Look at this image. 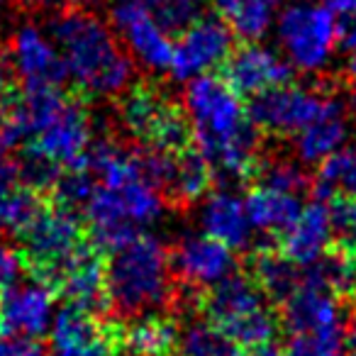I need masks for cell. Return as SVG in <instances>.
<instances>
[{"instance_id": "obj_1", "label": "cell", "mask_w": 356, "mask_h": 356, "mask_svg": "<svg viewBox=\"0 0 356 356\" xmlns=\"http://www.w3.org/2000/svg\"><path fill=\"white\" fill-rule=\"evenodd\" d=\"M83 168L100 178L83 205L95 247L115 252L163 218V191L149 181L137 152L98 139L90 142Z\"/></svg>"}, {"instance_id": "obj_2", "label": "cell", "mask_w": 356, "mask_h": 356, "mask_svg": "<svg viewBox=\"0 0 356 356\" xmlns=\"http://www.w3.org/2000/svg\"><path fill=\"white\" fill-rule=\"evenodd\" d=\"M184 108L198 152L225 186L242 184L257 171L259 134L242 95L213 74L186 81Z\"/></svg>"}, {"instance_id": "obj_3", "label": "cell", "mask_w": 356, "mask_h": 356, "mask_svg": "<svg viewBox=\"0 0 356 356\" xmlns=\"http://www.w3.org/2000/svg\"><path fill=\"white\" fill-rule=\"evenodd\" d=\"M66 69V79L88 95L108 98L132 86L134 61L118 35L95 13L66 8L51 17L49 30Z\"/></svg>"}, {"instance_id": "obj_4", "label": "cell", "mask_w": 356, "mask_h": 356, "mask_svg": "<svg viewBox=\"0 0 356 356\" xmlns=\"http://www.w3.org/2000/svg\"><path fill=\"white\" fill-rule=\"evenodd\" d=\"M108 302L124 317L159 310L171 298V257L156 237L139 232L105 266Z\"/></svg>"}, {"instance_id": "obj_5", "label": "cell", "mask_w": 356, "mask_h": 356, "mask_svg": "<svg viewBox=\"0 0 356 356\" xmlns=\"http://www.w3.org/2000/svg\"><path fill=\"white\" fill-rule=\"evenodd\" d=\"M203 310L210 325L242 349L273 341L278 332V317L268 305L266 293L257 281L239 273H232L210 288Z\"/></svg>"}, {"instance_id": "obj_6", "label": "cell", "mask_w": 356, "mask_h": 356, "mask_svg": "<svg viewBox=\"0 0 356 356\" xmlns=\"http://www.w3.org/2000/svg\"><path fill=\"white\" fill-rule=\"evenodd\" d=\"M273 27L286 61L305 74L325 69L339 44V20L325 3L296 0L283 6Z\"/></svg>"}, {"instance_id": "obj_7", "label": "cell", "mask_w": 356, "mask_h": 356, "mask_svg": "<svg viewBox=\"0 0 356 356\" xmlns=\"http://www.w3.org/2000/svg\"><path fill=\"white\" fill-rule=\"evenodd\" d=\"M22 234H25V261L35 268L42 283L54 288L56 273L83 244L79 218L64 205L42 210Z\"/></svg>"}, {"instance_id": "obj_8", "label": "cell", "mask_w": 356, "mask_h": 356, "mask_svg": "<svg viewBox=\"0 0 356 356\" xmlns=\"http://www.w3.org/2000/svg\"><path fill=\"white\" fill-rule=\"evenodd\" d=\"M110 25L132 61L152 74L168 71L173 54L171 32L156 20L144 0H118L110 8Z\"/></svg>"}, {"instance_id": "obj_9", "label": "cell", "mask_w": 356, "mask_h": 356, "mask_svg": "<svg viewBox=\"0 0 356 356\" xmlns=\"http://www.w3.org/2000/svg\"><path fill=\"white\" fill-rule=\"evenodd\" d=\"M234 49V32L220 17H198L181 30L173 42V54L168 71L176 81H191L195 76L213 74L227 61Z\"/></svg>"}, {"instance_id": "obj_10", "label": "cell", "mask_w": 356, "mask_h": 356, "mask_svg": "<svg viewBox=\"0 0 356 356\" xmlns=\"http://www.w3.org/2000/svg\"><path fill=\"white\" fill-rule=\"evenodd\" d=\"M327 100L330 95H322L320 90L307 88V86H291L288 81V83L254 95L249 105V118L264 132L298 134L322 113Z\"/></svg>"}, {"instance_id": "obj_11", "label": "cell", "mask_w": 356, "mask_h": 356, "mask_svg": "<svg viewBox=\"0 0 356 356\" xmlns=\"http://www.w3.org/2000/svg\"><path fill=\"white\" fill-rule=\"evenodd\" d=\"M8 59L25 88H59L69 81L51 35L35 22H25L13 32Z\"/></svg>"}, {"instance_id": "obj_12", "label": "cell", "mask_w": 356, "mask_h": 356, "mask_svg": "<svg viewBox=\"0 0 356 356\" xmlns=\"http://www.w3.org/2000/svg\"><path fill=\"white\" fill-rule=\"evenodd\" d=\"M171 271L193 288H213L237 271L234 252L208 234H188L173 247Z\"/></svg>"}, {"instance_id": "obj_13", "label": "cell", "mask_w": 356, "mask_h": 356, "mask_svg": "<svg viewBox=\"0 0 356 356\" xmlns=\"http://www.w3.org/2000/svg\"><path fill=\"white\" fill-rule=\"evenodd\" d=\"M90 142L93 129L88 115L69 100V105L27 144V152L40 154L61 168H83Z\"/></svg>"}, {"instance_id": "obj_14", "label": "cell", "mask_w": 356, "mask_h": 356, "mask_svg": "<svg viewBox=\"0 0 356 356\" xmlns=\"http://www.w3.org/2000/svg\"><path fill=\"white\" fill-rule=\"evenodd\" d=\"M225 81L237 90L239 95H254L271 90L291 81L293 66L283 59L271 47H264L261 42H247L225 61Z\"/></svg>"}, {"instance_id": "obj_15", "label": "cell", "mask_w": 356, "mask_h": 356, "mask_svg": "<svg viewBox=\"0 0 356 356\" xmlns=\"http://www.w3.org/2000/svg\"><path fill=\"white\" fill-rule=\"evenodd\" d=\"M54 288L27 283L0 296V330L8 337H42L54 320Z\"/></svg>"}, {"instance_id": "obj_16", "label": "cell", "mask_w": 356, "mask_h": 356, "mask_svg": "<svg viewBox=\"0 0 356 356\" xmlns=\"http://www.w3.org/2000/svg\"><path fill=\"white\" fill-rule=\"evenodd\" d=\"M334 210L330 200L317 198L315 203L302 205L296 222L283 232L281 254L291 259L296 266H310L330 254L332 239H334Z\"/></svg>"}, {"instance_id": "obj_17", "label": "cell", "mask_w": 356, "mask_h": 356, "mask_svg": "<svg viewBox=\"0 0 356 356\" xmlns=\"http://www.w3.org/2000/svg\"><path fill=\"white\" fill-rule=\"evenodd\" d=\"M54 288L69 300L88 312H105L108 310V288H105V266L98 249H90L81 244L74 257L61 266L56 273Z\"/></svg>"}, {"instance_id": "obj_18", "label": "cell", "mask_w": 356, "mask_h": 356, "mask_svg": "<svg viewBox=\"0 0 356 356\" xmlns=\"http://www.w3.org/2000/svg\"><path fill=\"white\" fill-rule=\"evenodd\" d=\"M200 227L208 237L222 242L232 252H244L254 242V225L249 220L244 198H239L234 191H215L200 205Z\"/></svg>"}, {"instance_id": "obj_19", "label": "cell", "mask_w": 356, "mask_h": 356, "mask_svg": "<svg viewBox=\"0 0 356 356\" xmlns=\"http://www.w3.org/2000/svg\"><path fill=\"white\" fill-rule=\"evenodd\" d=\"M49 334L51 356H95L115 346L110 332L95 320L93 312L76 305H66L54 312Z\"/></svg>"}, {"instance_id": "obj_20", "label": "cell", "mask_w": 356, "mask_h": 356, "mask_svg": "<svg viewBox=\"0 0 356 356\" xmlns=\"http://www.w3.org/2000/svg\"><path fill=\"white\" fill-rule=\"evenodd\" d=\"M283 320L291 332L330 330L344 327V310L337 293L312 286L300 276V286L283 300Z\"/></svg>"}, {"instance_id": "obj_21", "label": "cell", "mask_w": 356, "mask_h": 356, "mask_svg": "<svg viewBox=\"0 0 356 356\" xmlns=\"http://www.w3.org/2000/svg\"><path fill=\"white\" fill-rule=\"evenodd\" d=\"M349 139V120L337 98L327 100L322 113L296 134V154L305 163H322L337 154Z\"/></svg>"}, {"instance_id": "obj_22", "label": "cell", "mask_w": 356, "mask_h": 356, "mask_svg": "<svg viewBox=\"0 0 356 356\" xmlns=\"http://www.w3.org/2000/svg\"><path fill=\"white\" fill-rule=\"evenodd\" d=\"M40 213V195L22 181L20 163L0 152V229L22 234Z\"/></svg>"}, {"instance_id": "obj_23", "label": "cell", "mask_w": 356, "mask_h": 356, "mask_svg": "<svg viewBox=\"0 0 356 356\" xmlns=\"http://www.w3.org/2000/svg\"><path fill=\"white\" fill-rule=\"evenodd\" d=\"M254 229L264 234H283L302 210L300 193H288L271 186H257L244 198Z\"/></svg>"}, {"instance_id": "obj_24", "label": "cell", "mask_w": 356, "mask_h": 356, "mask_svg": "<svg viewBox=\"0 0 356 356\" xmlns=\"http://www.w3.org/2000/svg\"><path fill=\"white\" fill-rule=\"evenodd\" d=\"M171 108L173 105L166 103L156 90L134 88L124 95L122 105H120V120H122L124 129H127L132 137L152 144L154 134L161 127L163 118H166Z\"/></svg>"}, {"instance_id": "obj_25", "label": "cell", "mask_w": 356, "mask_h": 356, "mask_svg": "<svg viewBox=\"0 0 356 356\" xmlns=\"http://www.w3.org/2000/svg\"><path fill=\"white\" fill-rule=\"evenodd\" d=\"M178 344V332L168 320L142 315L122 334L127 356H171Z\"/></svg>"}, {"instance_id": "obj_26", "label": "cell", "mask_w": 356, "mask_h": 356, "mask_svg": "<svg viewBox=\"0 0 356 356\" xmlns=\"http://www.w3.org/2000/svg\"><path fill=\"white\" fill-rule=\"evenodd\" d=\"M210 181H213V168L205 161L203 154L181 149L176 154L166 193H171V198L178 203H195L208 193Z\"/></svg>"}, {"instance_id": "obj_27", "label": "cell", "mask_w": 356, "mask_h": 356, "mask_svg": "<svg viewBox=\"0 0 356 356\" xmlns=\"http://www.w3.org/2000/svg\"><path fill=\"white\" fill-rule=\"evenodd\" d=\"M283 0H242L227 15V25L232 27L234 37L247 42H261L273 30Z\"/></svg>"}, {"instance_id": "obj_28", "label": "cell", "mask_w": 356, "mask_h": 356, "mask_svg": "<svg viewBox=\"0 0 356 356\" xmlns=\"http://www.w3.org/2000/svg\"><path fill=\"white\" fill-rule=\"evenodd\" d=\"M315 188L322 200H332L334 195L356 198V147H341L320 163Z\"/></svg>"}, {"instance_id": "obj_29", "label": "cell", "mask_w": 356, "mask_h": 356, "mask_svg": "<svg viewBox=\"0 0 356 356\" xmlns=\"http://www.w3.org/2000/svg\"><path fill=\"white\" fill-rule=\"evenodd\" d=\"M254 271H257L259 288L266 293V298H273V300L283 302L300 286V271L283 254L261 252L254 261Z\"/></svg>"}, {"instance_id": "obj_30", "label": "cell", "mask_w": 356, "mask_h": 356, "mask_svg": "<svg viewBox=\"0 0 356 356\" xmlns=\"http://www.w3.org/2000/svg\"><path fill=\"white\" fill-rule=\"evenodd\" d=\"M178 354L181 356H237V344L227 339L222 332L210 322H193L178 337Z\"/></svg>"}, {"instance_id": "obj_31", "label": "cell", "mask_w": 356, "mask_h": 356, "mask_svg": "<svg viewBox=\"0 0 356 356\" xmlns=\"http://www.w3.org/2000/svg\"><path fill=\"white\" fill-rule=\"evenodd\" d=\"M283 356H346L344 354V327L293 332Z\"/></svg>"}, {"instance_id": "obj_32", "label": "cell", "mask_w": 356, "mask_h": 356, "mask_svg": "<svg viewBox=\"0 0 356 356\" xmlns=\"http://www.w3.org/2000/svg\"><path fill=\"white\" fill-rule=\"evenodd\" d=\"M144 3L168 32H181L191 22L203 17L208 8V0H144Z\"/></svg>"}, {"instance_id": "obj_33", "label": "cell", "mask_w": 356, "mask_h": 356, "mask_svg": "<svg viewBox=\"0 0 356 356\" xmlns=\"http://www.w3.org/2000/svg\"><path fill=\"white\" fill-rule=\"evenodd\" d=\"M93 188H95V181L88 168H66V171H61V176L56 178V184L51 191H54V195H56V203L74 210V208H79V205L88 203Z\"/></svg>"}, {"instance_id": "obj_34", "label": "cell", "mask_w": 356, "mask_h": 356, "mask_svg": "<svg viewBox=\"0 0 356 356\" xmlns=\"http://www.w3.org/2000/svg\"><path fill=\"white\" fill-rule=\"evenodd\" d=\"M64 168L59 163L49 161V159L40 156L35 152H25V159L20 163V176L30 188H35L37 193L40 191H51L56 184V178L61 176Z\"/></svg>"}, {"instance_id": "obj_35", "label": "cell", "mask_w": 356, "mask_h": 356, "mask_svg": "<svg viewBox=\"0 0 356 356\" xmlns=\"http://www.w3.org/2000/svg\"><path fill=\"white\" fill-rule=\"evenodd\" d=\"M261 184L271 186V188H278V191H288V193H300V191L305 188L307 178H305V171H302L298 163L281 159V161H271L264 168Z\"/></svg>"}, {"instance_id": "obj_36", "label": "cell", "mask_w": 356, "mask_h": 356, "mask_svg": "<svg viewBox=\"0 0 356 356\" xmlns=\"http://www.w3.org/2000/svg\"><path fill=\"white\" fill-rule=\"evenodd\" d=\"M25 276V254L0 244V296L15 288Z\"/></svg>"}, {"instance_id": "obj_37", "label": "cell", "mask_w": 356, "mask_h": 356, "mask_svg": "<svg viewBox=\"0 0 356 356\" xmlns=\"http://www.w3.org/2000/svg\"><path fill=\"white\" fill-rule=\"evenodd\" d=\"M332 210H334L337 232L341 234V239L346 242V247L356 249V198L341 200V203L332 205Z\"/></svg>"}, {"instance_id": "obj_38", "label": "cell", "mask_w": 356, "mask_h": 356, "mask_svg": "<svg viewBox=\"0 0 356 356\" xmlns=\"http://www.w3.org/2000/svg\"><path fill=\"white\" fill-rule=\"evenodd\" d=\"M3 356H47L37 337H8Z\"/></svg>"}, {"instance_id": "obj_39", "label": "cell", "mask_w": 356, "mask_h": 356, "mask_svg": "<svg viewBox=\"0 0 356 356\" xmlns=\"http://www.w3.org/2000/svg\"><path fill=\"white\" fill-rule=\"evenodd\" d=\"M13 103V93H10V74H8L6 66H0V118L8 113Z\"/></svg>"}, {"instance_id": "obj_40", "label": "cell", "mask_w": 356, "mask_h": 356, "mask_svg": "<svg viewBox=\"0 0 356 356\" xmlns=\"http://www.w3.org/2000/svg\"><path fill=\"white\" fill-rule=\"evenodd\" d=\"M325 6L330 8L337 17H344V20L356 17V0H325Z\"/></svg>"}, {"instance_id": "obj_41", "label": "cell", "mask_w": 356, "mask_h": 356, "mask_svg": "<svg viewBox=\"0 0 356 356\" xmlns=\"http://www.w3.org/2000/svg\"><path fill=\"white\" fill-rule=\"evenodd\" d=\"M242 356H283V351L278 349L273 341H264V344H257V346H247L242 351Z\"/></svg>"}, {"instance_id": "obj_42", "label": "cell", "mask_w": 356, "mask_h": 356, "mask_svg": "<svg viewBox=\"0 0 356 356\" xmlns=\"http://www.w3.org/2000/svg\"><path fill=\"white\" fill-rule=\"evenodd\" d=\"M25 6H35V8H64V6H74L81 0H20Z\"/></svg>"}, {"instance_id": "obj_43", "label": "cell", "mask_w": 356, "mask_h": 356, "mask_svg": "<svg viewBox=\"0 0 356 356\" xmlns=\"http://www.w3.org/2000/svg\"><path fill=\"white\" fill-rule=\"evenodd\" d=\"M344 354L356 356V325L344 327Z\"/></svg>"}, {"instance_id": "obj_44", "label": "cell", "mask_w": 356, "mask_h": 356, "mask_svg": "<svg viewBox=\"0 0 356 356\" xmlns=\"http://www.w3.org/2000/svg\"><path fill=\"white\" fill-rule=\"evenodd\" d=\"M208 3H213V8H215V10H218L220 15H225V17H227L229 13H232L234 8H237L239 3H242V0H208Z\"/></svg>"}, {"instance_id": "obj_45", "label": "cell", "mask_w": 356, "mask_h": 356, "mask_svg": "<svg viewBox=\"0 0 356 356\" xmlns=\"http://www.w3.org/2000/svg\"><path fill=\"white\" fill-rule=\"evenodd\" d=\"M346 76H349L351 83L356 86V47L346 51Z\"/></svg>"}, {"instance_id": "obj_46", "label": "cell", "mask_w": 356, "mask_h": 356, "mask_svg": "<svg viewBox=\"0 0 356 356\" xmlns=\"http://www.w3.org/2000/svg\"><path fill=\"white\" fill-rule=\"evenodd\" d=\"M349 115L354 118V122H356V93L349 98Z\"/></svg>"}, {"instance_id": "obj_47", "label": "cell", "mask_w": 356, "mask_h": 356, "mask_svg": "<svg viewBox=\"0 0 356 356\" xmlns=\"http://www.w3.org/2000/svg\"><path fill=\"white\" fill-rule=\"evenodd\" d=\"M95 356H120V354H118V351H115V346H110V349L100 351V354H95Z\"/></svg>"}, {"instance_id": "obj_48", "label": "cell", "mask_w": 356, "mask_h": 356, "mask_svg": "<svg viewBox=\"0 0 356 356\" xmlns=\"http://www.w3.org/2000/svg\"><path fill=\"white\" fill-rule=\"evenodd\" d=\"M351 268H354V288H356V259L351 261Z\"/></svg>"}, {"instance_id": "obj_49", "label": "cell", "mask_w": 356, "mask_h": 356, "mask_svg": "<svg viewBox=\"0 0 356 356\" xmlns=\"http://www.w3.org/2000/svg\"><path fill=\"white\" fill-rule=\"evenodd\" d=\"M3 349H6V339H0V356H3Z\"/></svg>"}, {"instance_id": "obj_50", "label": "cell", "mask_w": 356, "mask_h": 356, "mask_svg": "<svg viewBox=\"0 0 356 356\" xmlns=\"http://www.w3.org/2000/svg\"><path fill=\"white\" fill-rule=\"evenodd\" d=\"M3 6H6V0H0V8H3Z\"/></svg>"}]
</instances>
